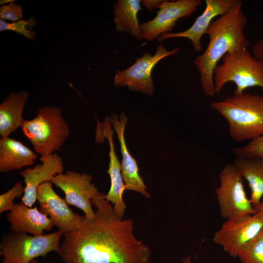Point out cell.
<instances>
[{"mask_svg":"<svg viewBox=\"0 0 263 263\" xmlns=\"http://www.w3.org/2000/svg\"><path fill=\"white\" fill-rule=\"evenodd\" d=\"M22 131L41 157L56 153L69 135V127L62 116L61 110L55 107H40L36 116L24 119Z\"/></svg>","mask_w":263,"mask_h":263,"instance_id":"cell-4","label":"cell"},{"mask_svg":"<svg viewBox=\"0 0 263 263\" xmlns=\"http://www.w3.org/2000/svg\"><path fill=\"white\" fill-rule=\"evenodd\" d=\"M181 263H191L190 257L188 255L184 257L181 260Z\"/></svg>","mask_w":263,"mask_h":263,"instance_id":"cell-30","label":"cell"},{"mask_svg":"<svg viewBox=\"0 0 263 263\" xmlns=\"http://www.w3.org/2000/svg\"><path fill=\"white\" fill-rule=\"evenodd\" d=\"M163 1V0H141V4L148 10L151 11Z\"/></svg>","mask_w":263,"mask_h":263,"instance_id":"cell-28","label":"cell"},{"mask_svg":"<svg viewBox=\"0 0 263 263\" xmlns=\"http://www.w3.org/2000/svg\"><path fill=\"white\" fill-rule=\"evenodd\" d=\"M247 19L238 1L226 13L216 18L206 32L209 41L203 53L193 63L200 74V82L204 94L212 97L216 94L213 70L227 53L247 49L250 42L244 33Z\"/></svg>","mask_w":263,"mask_h":263,"instance_id":"cell-2","label":"cell"},{"mask_svg":"<svg viewBox=\"0 0 263 263\" xmlns=\"http://www.w3.org/2000/svg\"><path fill=\"white\" fill-rule=\"evenodd\" d=\"M141 7L140 0H117L113 5L114 18L116 30L129 34L141 40L142 33L137 14Z\"/></svg>","mask_w":263,"mask_h":263,"instance_id":"cell-21","label":"cell"},{"mask_svg":"<svg viewBox=\"0 0 263 263\" xmlns=\"http://www.w3.org/2000/svg\"><path fill=\"white\" fill-rule=\"evenodd\" d=\"M202 3L201 0H164L157 7L154 18L140 24L142 39L152 41L171 33L179 19L189 17Z\"/></svg>","mask_w":263,"mask_h":263,"instance_id":"cell-10","label":"cell"},{"mask_svg":"<svg viewBox=\"0 0 263 263\" xmlns=\"http://www.w3.org/2000/svg\"><path fill=\"white\" fill-rule=\"evenodd\" d=\"M62 233L57 230L52 233L35 236L11 230L4 234L0 243L1 263H29L34 259L48 253L60 251V240Z\"/></svg>","mask_w":263,"mask_h":263,"instance_id":"cell-6","label":"cell"},{"mask_svg":"<svg viewBox=\"0 0 263 263\" xmlns=\"http://www.w3.org/2000/svg\"><path fill=\"white\" fill-rule=\"evenodd\" d=\"M101 192L92 198L93 219L64 234L59 256L64 263H150L149 246L137 239L132 220L119 218Z\"/></svg>","mask_w":263,"mask_h":263,"instance_id":"cell-1","label":"cell"},{"mask_svg":"<svg viewBox=\"0 0 263 263\" xmlns=\"http://www.w3.org/2000/svg\"><path fill=\"white\" fill-rule=\"evenodd\" d=\"M238 0H205L203 12L197 17L190 28L182 32L162 34L157 39L162 42L171 38H187L191 41L193 51L199 53L203 49L202 38L214 19L227 12Z\"/></svg>","mask_w":263,"mask_h":263,"instance_id":"cell-13","label":"cell"},{"mask_svg":"<svg viewBox=\"0 0 263 263\" xmlns=\"http://www.w3.org/2000/svg\"><path fill=\"white\" fill-rule=\"evenodd\" d=\"M257 213L260 215L263 222V197L261 201L260 205L256 208Z\"/></svg>","mask_w":263,"mask_h":263,"instance_id":"cell-29","label":"cell"},{"mask_svg":"<svg viewBox=\"0 0 263 263\" xmlns=\"http://www.w3.org/2000/svg\"><path fill=\"white\" fill-rule=\"evenodd\" d=\"M111 124L118 138L122 159L121 163V172L125 184V189L138 192L147 198L150 197L139 173V168L136 160L129 151L126 144L124 132L128 117L124 113H121L119 118L115 114L110 117Z\"/></svg>","mask_w":263,"mask_h":263,"instance_id":"cell-16","label":"cell"},{"mask_svg":"<svg viewBox=\"0 0 263 263\" xmlns=\"http://www.w3.org/2000/svg\"><path fill=\"white\" fill-rule=\"evenodd\" d=\"M37 200L39 211L50 216L54 226L63 234L77 229L81 225L82 216L74 213L65 200L58 196L50 182L40 185L37 192Z\"/></svg>","mask_w":263,"mask_h":263,"instance_id":"cell-12","label":"cell"},{"mask_svg":"<svg viewBox=\"0 0 263 263\" xmlns=\"http://www.w3.org/2000/svg\"><path fill=\"white\" fill-rule=\"evenodd\" d=\"M220 185L216 189L222 217L225 219L257 212L246 194L243 177L234 164H227L219 174Z\"/></svg>","mask_w":263,"mask_h":263,"instance_id":"cell-7","label":"cell"},{"mask_svg":"<svg viewBox=\"0 0 263 263\" xmlns=\"http://www.w3.org/2000/svg\"><path fill=\"white\" fill-rule=\"evenodd\" d=\"M41 164L28 168L20 172L25 184L21 202L32 207L37 200V192L42 184L50 182L56 175L64 172L61 157L55 153L46 157H40Z\"/></svg>","mask_w":263,"mask_h":263,"instance_id":"cell-15","label":"cell"},{"mask_svg":"<svg viewBox=\"0 0 263 263\" xmlns=\"http://www.w3.org/2000/svg\"><path fill=\"white\" fill-rule=\"evenodd\" d=\"M251 54L254 57L263 62V36L252 45Z\"/></svg>","mask_w":263,"mask_h":263,"instance_id":"cell-27","label":"cell"},{"mask_svg":"<svg viewBox=\"0 0 263 263\" xmlns=\"http://www.w3.org/2000/svg\"><path fill=\"white\" fill-rule=\"evenodd\" d=\"M92 176L87 173H80L73 170L55 176L50 181L65 194V200L83 211L89 219H93L95 211L92 207V198L98 190L92 183Z\"/></svg>","mask_w":263,"mask_h":263,"instance_id":"cell-11","label":"cell"},{"mask_svg":"<svg viewBox=\"0 0 263 263\" xmlns=\"http://www.w3.org/2000/svg\"><path fill=\"white\" fill-rule=\"evenodd\" d=\"M227 121L229 136L236 141L263 135V96L245 93L210 103Z\"/></svg>","mask_w":263,"mask_h":263,"instance_id":"cell-3","label":"cell"},{"mask_svg":"<svg viewBox=\"0 0 263 263\" xmlns=\"http://www.w3.org/2000/svg\"><path fill=\"white\" fill-rule=\"evenodd\" d=\"M234 165L247 182L251 190L249 199L256 208L263 197V159L236 157Z\"/></svg>","mask_w":263,"mask_h":263,"instance_id":"cell-20","label":"cell"},{"mask_svg":"<svg viewBox=\"0 0 263 263\" xmlns=\"http://www.w3.org/2000/svg\"><path fill=\"white\" fill-rule=\"evenodd\" d=\"M213 70L216 93H220L229 82L236 89L233 94H239L246 89L259 86L263 89V62L254 57L247 49L227 53Z\"/></svg>","mask_w":263,"mask_h":263,"instance_id":"cell-5","label":"cell"},{"mask_svg":"<svg viewBox=\"0 0 263 263\" xmlns=\"http://www.w3.org/2000/svg\"><path fill=\"white\" fill-rule=\"evenodd\" d=\"M110 117L107 116L103 123L98 124L97 135L99 138H107L109 145V155L110 162L107 172L111 179L110 189L105 196L106 199L113 205V209L116 216L120 219L124 216L126 204L123 195L125 184L123 179L121 166L115 153L113 142V131L112 129Z\"/></svg>","mask_w":263,"mask_h":263,"instance_id":"cell-14","label":"cell"},{"mask_svg":"<svg viewBox=\"0 0 263 263\" xmlns=\"http://www.w3.org/2000/svg\"><path fill=\"white\" fill-rule=\"evenodd\" d=\"M21 142L9 137L0 139V172L32 166L38 155Z\"/></svg>","mask_w":263,"mask_h":263,"instance_id":"cell-18","label":"cell"},{"mask_svg":"<svg viewBox=\"0 0 263 263\" xmlns=\"http://www.w3.org/2000/svg\"><path fill=\"white\" fill-rule=\"evenodd\" d=\"M37 23V21L33 17L27 19H20L16 22L8 23L2 19H0V31H12L25 38L34 39L36 36L33 28Z\"/></svg>","mask_w":263,"mask_h":263,"instance_id":"cell-23","label":"cell"},{"mask_svg":"<svg viewBox=\"0 0 263 263\" xmlns=\"http://www.w3.org/2000/svg\"><path fill=\"white\" fill-rule=\"evenodd\" d=\"M232 152L236 157L263 159V135L250 141L245 145L233 149Z\"/></svg>","mask_w":263,"mask_h":263,"instance_id":"cell-24","label":"cell"},{"mask_svg":"<svg viewBox=\"0 0 263 263\" xmlns=\"http://www.w3.org/2000/svg\"><path fill=\"white\" fill-rule=\"evenodd\" d=\"M10 230L32 235H42L43 231L51 230L53 224L48 215L41 212L36 207H30L22 202L16 203L14 208L6 214Z\"/></svg>","mask_w":263,"mask_h":263,"instance_id":"cell-17","label":"cell"},{"mask_svg":"<svg viewBox=\"0 0 263 263\" xmlns=\"http://www.w3.org/2000/svg\"><path fill=\"white\" fill-rule=\"evenodd\" d=\"M29 263H38V262L36 259H34L32 260L31 261H30Z\"/></svg>","mask_w":263,"mask_h":263,"instance_id":"cell-32","label":"cell"},{"mask_svg":"<svg viewBox=\"0 0 263 263\" xmlns=\"http://www.w3.org/2000/svg\"><path fill=\"white\" fill-rule=\"evenodd\" d=\"M14 1V0H0V4H3L4 3H7V2H10V3H12Z\"/></svg>","mask_w":263,"mask_h":263,"instance_id":"cell-31","label":"cell"},{"mask_svg":"<svg viewBox=\"0 0 263 263\" xmlns=\"http://www.w3.org/2000/svg\"><path fill=\"white\" fill-rule=\"evenodd\" d=\"M242 263H263V229L239 251Z\"/></svg>","mask_w":263,"mask_h":263,"instance_id":"cell-22","label":"cell"},{"mask_svg":"<svg viewBox=\"0 0 263 263\" xmlns=\"http://www.w3.org/2000/svg\"><path fill=\"white\" fill-rule=\"evenodd\" d=\"M179 50V47L169 51L163 45H158L154 55L145 53L140 57H137L131 66L123 71L117 70L114 84L116 86H127L132 91L152 95L154 92L151 75L153 69L162 59L177 54Z\"/></svg>","mask_w":263,"mask_h":263,"instance_id":"cell-8","label":"cell"},{"mask_svg":"<svg viewBox=\"0 0 263 263\" xmlns=\"http://www.w3.org/2000/svg\"><path fill=\"white\" fill-rule=\"evenodd\" d=\"M29 92L21 91L10 92L0 104V136L9 137L21 127L24 118L22 113L28 101Z\"/></svg>","mask_w":263,"mask_h":263,"instance_id":"cell-19","label":"cell"},{"mask_svg":"<svg viewBox=\"0 0 263 263\" xmlns=\"http://www.w3.org/2000/svg\"><path fill=\"white\" fill-rule=\"evenodd\" d=\"M25 187L21 181L16 182L8 191L0 195V213L11 211L15 207L14 200L23 195Z\"/></svg>","mask_w":263,"mask_h":263,"instance_id":"cell-25","label":"cell"},{"mask_svg":"<svg viewBox=\"0 0 263 263\" xmlns=\"http://www.w3.org/2000/svg\"><path fill=\"white\" fill-rule=\"evenodd\" d=\"M263 229V222L257 212L226 219L214 234L212 241L230 257L236 258L241 248Z\"/></svg>","mask_w":263,"mask_h":263,"instance_id":"cell-9","label":"cell"},{"mask_svg":"<svg viewBox=\"0 0 263 263\" xmlns=\"http://www.w3.org/2000/svg\"><path fill=\"white\" fill-rule=\"evenodd\" d=\"M0 18L5 20H10L16 22L23 18L21 7L14 2L4 5L0 8Z\"/></svg>","mask_w":263,"mask_h":263,"instance_id":"cell-26","label":"cell"}]
</instances>
